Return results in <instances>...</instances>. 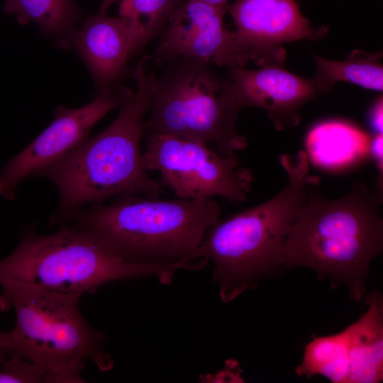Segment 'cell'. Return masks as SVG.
Wrapping results in <instances>:
<instances>
[{
    "mask_svg": "<svg viewBox=\"0 0 383 383\" xmlns=\"http://www.w3.org/2000/svg\"><path fill=\"white\" fill-rule=\"evenodd\" d=\"M150 59L146 55L138 61L135 89H127L111 124L35 174L52 182L59 193L50 225L63 223L89 203L127 194L157 199L163 192L162 184L148 174L140 145L156 79L149 70Z\"/></svg>",
    "mask_w": 383,
    "mask_h": 383,
    "instance_id": "1",
    "label": "cell"
},
{
    "mask_svg": "<svg viewBox=\"0 0 383 383\" xmlns=\"http://www.w3.org/2000/svg\"><path fill=\"white\" fill-rule=\"evenodd\" d=\"M311 189L289 231L285 270L306 267L333 288L343 284L351 301L365 294L370 264L383 249L382 191L360 182L336 199Z\"/></svg>",
    "mask_w": 383,
    "mask_h": 383,
    "instance_id": "2",
    "label": "cell"
},
{
    "mask_svg": "<svg viewBox=\"0 0 383 383\" xmlns=\"http://www.w3.org/2000/svg\"><path fill=\"white\" fill-rule=\"evenodd\" d=\"M116 197L109 204L77 210L63 223L72 221L71 226L126 262L165 265L209 260L201 243L221 218V207L212 199Z\"/></svg>",
    "mask_w": 383,
    "mask_h": 383,
    "instance_id": "3",
    "label": "cell"
},
{
    "mask_svg": "<svg viewBox=\"0 0 383 383\" xmlns=\"http://www.w3.org/2000/svg\"><path fill=\"white\" fill-rule=\"evenodd\" d=\"M284 188L270 199L219 221L201 246L213 264V277L223 303L285 270L284 245L292 224L320 178L309 173L304 151L282 155Z\"/></svg>",
    "mask_w": 383,
    "mask_h": 383,
    "instance_id": "4",
    "label": "cell"
},
{
    "mask_svg": "<svg viewBox=\"0 0 383 383\" xmlns=\"http://www.w3.org/2000/svg\"><path fill=\"white\" fill-rule=\"evenodd\" d=\"M0 311L13 308L16 325L8 333V354L16 353L42 368L48 383H82L87 362L111 370L105 335L79 309L81 294H64L14 280L0 282Z\"/></svg>",
    "mask_w": 383,
    "mask_h": 383,
    "instance_id": "5",
    "label": "cell"
},
{
    "mask_svg": "<svg viewBox=\"0 0 383 383\" xmlns=\"http://www.w3.org/2000/svg\"><path fill=\"white\" fill-rule=\"evenodd\" d=\"M193 269L191 262L174 265L124 262L89 234L62 226L53 234L27 231L13 251L0 260V282L14 280L64 294L94 293L109 282L155 277L170 284L176 271Z\"/></svg>",
    "mask_w": 383,
    "mask_h": 383,
    "instance_id": "6",
    "label": "cell"
},
{
    "mask_svg": "<svg viewBox=\"0 0 383 383\" xmlns=\"http://www.w3.org/2000/svg\"><path fill=\"white\" fill-rule=\"evenodd\" d=\"M155 79L143 135L165 133L207 145L229 157L248 145L237 130L241 107L228 77L210 65L179 57Z\"/></svg>",
    "mask_w": 383,
    "mask_h": 383,
    "instance_id": "7",
    "label": "cell"
},
{
    "mask_svg": "<svg viewBox=\"0 0 383 383\" xmlns=\"http://www.w3.org/2000/svg\"><path fill=\"white\" fill-rule=\"evenodd\" d=\"M143 153L147 171H158L162 185L180 199L223 196L233 203L247 199L254 176L235 155L225 157L207 145L165 133H149Z\"/></svg>",
    "mask_w": 383,
    "mask_h": 383,
    "instance_id": "8",
    "label": "cell"
},
{
    "mask_svg": "<svg viewBox=\"0 0 383 383\" xmlns=\"http://www.w3.org/2000/svg\"><path fill=\"white\" fill-rule=\"evenodd\" d=\"M228 5L195 0L183 2L158 36L155 62L162 65L184 57L228 69L244 67L250 57L234 30L224 27Z\"/></svg>",
    "mask_w": 383,
    "mask_h": 383,
    "instance_id": "9",
    "label": "cell"
},
{
    "mask_svg": "<svg viewBox=\"0 0 383 383\" xmlns=\"http://www.w3.org/2000/svg\"><path fill=\"white\" fill-rule=\"evenodd\" d=\"M126 89L99 91L94 99L77 109L59 106L50 124L0 171V196L14 199L16 188L24 179L87 139L97 121L121 105Z\"/></svg>",
    "mask_w": 383,
    "mask_h": 383,
    "instance_id": "10",
    "label": "cell"
},
{
    "mask_svg": "<svg viewBox=\"0 0 383 383\" xmlns=\"http://www.w3.org/2000/svg\"><path fill=\"white\" fill-rule=\"evenodd\" d=\"M234 30L250 59L261 66L283 65L282 43L318 40L328 28L313 27L301 13L295 0H235L228 5Z\"/></svg>",
    "mask_w": 383,
    "mask_h": 383,
    "instance_id": "11",
    "label": "cell"
},
{
    "mask_svg": "<svg viewBox=\"0 0 383 383\" xmlns=\"http://www.w3.org/2000/svg\"><path fill=\"white\" fill-rule=\"evenodd\" d=\"M144 30L127 17L99 13L87 16L74 35V48L88 67L97 91L121 88L128 62L150 41Z\"/></svg>",
    "mask_w": 383,
    "mask_h": 383,
    "instance_id": "12",
    "label": "cell"
},
{
    "mask_svg": "<svg viewBox=\"0 0 383 383\" xmlns=\"http://www.w3.org/2000/svg\"><path fill=\"white\" fill-rule=\"evenodd\" d=\"M228 71L240 107L265 110L279 131L296 126L301 106L321 94L313 79L298 76L282 65L268 64L257 70L235 67Z\"/></svg>",
    "mask_w": 383,
    "mask_h": 383,
    "instance_id": "13",
    "label": "cell"
},
{
    "mask_svg": "<svg viewBox=\"0 0 383 383\" xmlns=\"http://www.w3.org/2000/svg\"><path fill=\"white\" fill-rule=\"evenodd\" d=\"M371 137L357 125L343 120L319 122L309 131L306 154L309 161L327 170H341L370 155Z\"/></svg>",
    "mask_w": 383,
    "mask_h": 383,
    "instance_id": "14",
    "label": "cell"
},
{
    "mask_svg": "<svg viewBox=\"0 0 383 383\" xmlns=\"http://www.w3.org/2000/svg\"><path fill=\"white\" fill-rule=\"evenodd\" d=\"M369 306L348 326L350 372L348 383H377L383 379V299L379 292L365 294Z\"/></svg>",
    "mask_w": 383,
    "mask_h": 383,
    "instance_id": "15",
    "label": "cell"
},
{
    "mask_svg": "<svg viewBox=\"0 0 383 383\" xmlns=\"http://www.w3.org/2000/svg\"><path fill=\"white\" fill-rule=\"evenodd\" d=\"M5 14H15L22 26L36 23L43 35L57 40L62 48H70L82 17L74 0H4Z\"/></svg>",
    "mask_w": 383,
    "mask_h": 383,
    "instance_id": "16",
    "label": "cell"
},
{
    "mask_svg": "<svg viewBox=\"0 0 383 383\" xmlns=\"http://www.w3.org/2000/svg\"><path fill=\"white\" fill-rule=\"evenodd\" d=\"M316 73L313 79L321 94L331 90L337 82H348L362 88L382 91V52L368 53L354 50L342 61L325 59L313 54Z\"/></svg>",
    "mask_w": 383,
    "mask_h": 383,
    "instance_id": "17",
    "label": "cell"
},
{
    "mask_svg": "<svg viewBox=\"0 0 383 383\" xmlns=\"http://www.w3.org/2000/svg\"><path fill=\"white\" fill-rule=\"evenodd\" d=\"M295 372L300 377L321 375L333 383H348L350 357L347 329L329 335H314L306 345Z\"/></svg>",
    "mask_w": 383,
    "mask_h": 383,
    "instance_id": "18",
    "label": "cell"
},
{
    "mask_svg": "<svg viewBox=\"0 0 383 383\" xmlns=\"http://www.w3.org/2000/svg\"><path fill=\"white\" fill-rule=\"evenodd\" d=\"M183 0H121L119 15L137 23L150 40L158 37Z\"/></svg>",
    "mask_w": 383,
    "mask_h": 383,
    "instance_id": "19",
    "label": "cell"
},
{
    "mask_svg": "<svg viewBox=\"0 0 383 383\" xmlns=\"http://www.w3.org/2000/svg\"><path fill=\"white\" fill-rule=\"evenodd\" d=\"M1 365L0 383L46 382L44 370L35 363L16 354Z\"/></svg>",
    "mask_w": 383,
    "mask_h": 383,
    "instance_id": "20",
    "label": "cell"
},
{
    "mask_svg": "<svg viewBox=\"0 0 383 383\" xmlns=\"http://www.w3.org/2000/svg\"><path fill=\"white\" fill-rule=\"evenodd\" d=\"M382 134L377 133L371 138L370 155L374 159L379 170V177H382Z\"/></svg>",
    "mask_w": 383,
    "mask_h": 383,
    "instance_id": "21",
    "label": "cell"
},
{
    "mask_svg": "<svg viewBox=\"0 0 383 383\" xmlns=\"http://www.w3.org/2000/svg\"><path fill=\"white\" fill-rule=\"evenodd\" d=\"M382 98L372 106L370 113V123L376 134H382Z\"/></svg>",
    "mask_w": 383,
    "mask_h": 383,
    "instance_id": "22",
    "label": "cell"
},
{
    "mask_svg": "<svg viewBox=\"0 0 383 383\" xmlns=\"http://www.w3.org/2000/svg\"><path fill=\"white\" fill-rule=\"evenodd\" d=\"M8 333L0 331V364H3L6 360V355H8L7 350Z\"/></svg>",
    "mask_w": 383,
    "mask_h": 383,
    "instance_id": "23",
    "label": "cell"
},
{
    "mask_svg": "<svg viewBox=\"0 0 383 383\" xmlns=\"http://www.w3.org/2000/svg\"><path fill=\"white\" fill-rule=\"evenodd\" d=\"M117 1L118 0H102L99 6V13H106L109 8Z\"/></svg>",
    "mask_w": 383,
    "mask_h": 383,
    "instance_id": "24",
    "label": "cell"
},
{
    "mask_svg": "<svg viewBox=\"0 0 383 383\" xmlns=\"http://www.w3.org/2000/svg\"><path fill=\"white\" fill-rule=\"evenodd\" d=\"M195 1H202L204 3L215 5V6H220V5L227 4V2L229 0H195Z\"/></svg>",
    "mask_w": 383,
    "mask_h": 383,
    "instance_id": "25",
    "label": "cell"
}]
</instances>
